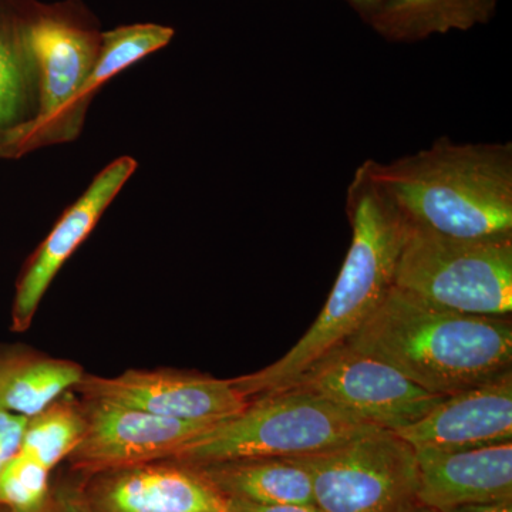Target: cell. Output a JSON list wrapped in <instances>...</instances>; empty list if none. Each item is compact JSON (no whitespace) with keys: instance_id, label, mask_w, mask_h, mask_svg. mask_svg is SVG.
Segmentation results:
<instances>
[{"instance_id":"cell-21","label":"cell","mask_w":512,"mask_h":512,"mask_svg":"<svg viewBox=\"0 0 512 512\" xmlns=\"http://www.w3.org/2000/svg\"><path fill=\"white\" fill-rule=\"evenodd\" d=\"M52 490V471L18 453L0 476V512H42Z\"/></svg>"},{"instance_id":"cell-3","label":"cell","mask_w":512,"mask_h":512,"mask_svg":"<svg viewBox=\"0 0 512 512\" xmlns=\"http://www.w3.org/2000/svg\"><path fill=\"white\" fill-rule=\"evenodd\" d=\"M404 218L447 237H512L511 144L448 138L390 164L366 161Z\"/></svg>"},{"instance_id":"cell-25","label":"cell","mask_w":512,"mask_h":512,"mask_svg":"<svg viewBox=\"0 0 512 512\" xmlns=\"http://www.w3.org/2000/svg\"><path fill=\"white\" fill-rule=\"evenodd\" d=\"M444 512H512V500L495 501V503L461 505Z\"/></svg>"},{"instance_id":"cell-9","label":"cell","mask_w":512,"mask_h":512,"mask_svg":"<svg viewBox=\"0 0 512 512\" xmlns=\"http://www.w3.org/2000/svg\"><path fill=\"white\" fill-rule=\"evenodd\" d=\"M84 434L67 457L82 477L173 458L218 423L167 419L131 407L82 399Z\"/></svg>"},{"instance_id":"cell-18","label":"cell","mask_w":512,"mask_h":512,"mask_svg":"<svg viewBox=\"0 0 512 512\" xmlns=\"http://www.w3.org/2000/svg\"><path fill=\"white\" fill-rule=\"evenodd\" d=\"M39 3L0 0V131L12 130L28 97L30 76L36 74L28 46V29Z\"/></svg>"},{"instance_id":"cell-23","label":"cell","mask_w":512,"mask_h":512,"mask_svg":"<svg viewBox=\"0 0 512 512\" xmlns=\"http://www.w3.org/2000/svg\"><path fill=\"white\" fill-rule=\"evenodd\" d=\"M26 421V417L0 412V476L10 458L18 453Z\"/></svg>"},{"instance_id":"cell-15","label":"cell","mask_w":512,"mask_h":512,"mask_svg":"<svg viewBox=\"0 0 512 512\" xmlns=\"http://www.w3.org/2000/svg\"><path fill=\"white\" fill-rule=\"evenodd\" d=\"M84 376L72 360L0 343V412L30 417L72 392Z\"/></svg>"},{"instance_id":"cell-7","label":"cell","mask_w":512,"mask_h":512,"mask_svg":"<svg viewBox=\"0 0 512 512\" xmlns=\"http://www.w3.org/2000/svg\"><path fill=\"white\" fill-rule=\"evenodd\" d=\"M292 386L318 394L370 426L393 433L423 419L443 399L345 343L309 367Z\"/></svg>"},{"instance_id":"cell-10","label":"cell","mask_w":512,"mask_h":512,"mask_svg":"<svg viewBox=\"0 0 512 512\" xmlns=\"http://www.w3.org/2000/svg\"><path fill=\"white\" fill-rule=\"evenodd\" d=\"M82 399L120 404L187 421H220L235 416L249 403L232 380L178 372V370H127L119 376L86 375L74 387Z\"/></svg>"},{"instance_id":"cell-11","label":"cell","mask_w":512,"mask_h":512,"mask_svg":"<svg viewBox=\"0 0 512 512\" xmlns=\"http://www.w3.org/2000/svg\"><path fill=\"white\" fill-rule=\"evenodd\" d=\"M92 512H225V498L197 467L153 461L83 477Z\"/></svg>"},{"instance_id":"cell-22","label":"cell","mask_w":512,"mask_h":512,"mask_svg":"<svg viewBox=\"0 0 512 512\" xmlns=\"http://www.w3.org/2000/svg\"><path fill=\"white\" fill-rule=\"evenodd\" d=\"M42 512H92L84 495L83 477L72 473L52 481L49 500Z\"/></svg>"},{"instance_id":"cell-14","label":"cell","mask_w":512,"mask_h":512,"mask_svg":"<svg viewBox=\"0 0 512 512\" xmlns=\"http://www.w3.org/2000/svg\"><path fill=\"white\" fill-rule=\"evenodd\" d=\"M414 451L419 504L444 512L461 505L512 500V441L466 450Z\"/></svg>"},{"instance_id":"cell-19","label":"cell","mask_w":512,"mask_h":512,"mask_svg":"<svg viewBox=\"0 0 512 512\" xmlns=\"http://www.w3.org/2000/svg\"><path fill=\"white\" fill-rule=\"evenodd\" d=\"M174 35V29L157 25V23H134V25L120 26V28L101 33L99 56L94 63L92 73L67 107L63 128L64 123H70V134H72L73 119L82 117L87 104L103 84L126 70L131 64L163 49L171 42Z\"/></svg>"},{"instance_id":"cell-16","label":"cell","mask_w":512,"mask_h":512,"mask_svg":"<svg viewBox=\"0 0 512 512\" xmlns=\"http://www.w3.org/2000/svg\"><path fill=\"white\" fill-rule=\"evenodd\" d=\"M224 498L256 504H313L312 477L298 458H237L194 466Z\"/></svg>"},{"instance_id":"cell-1","label":"cell","mask_w":512,"mask_h":512,"mask_svg":"<svg viewBox=\"0 0 512 512\" xmlns=\"http://www.w3.org/2000/svg\"><path fill=\"white\" fill-rule=\"evenodd\" d=\"M345 345L443 397L512 372L510 316L448 311L396 286Z\"/></svg>"},{"instance_id":"cell-20","label":"cell","mask_w":512,"mask_h":512,"mask_svg":"<svg viewBox=\"0 0 512 512\" xmlns=\"http://www.w3.org/2000/svg\"><path fill=\"white\" fill-rule=\"evenodd\" d=\"M84 426L82 400L66 393L26 421L19 453L53 473L82 440Z\"/></svg>"},{"instance_id":"cell-17","label":"cell","mask_w":512,"mask_h":512,"mask_svg":"<svg viewBox=\"0 0 512 512\" xmlns=\"http://www.w3.org/2000/svg\"><path fill=\"white\" fill-rule=\"evenodd\" d=\"M498 0H384L370 16L380 35L413 42L451 30H470L493 16Z\"/></svg>"},{"instance_id":"cell-6","label":"cell","mask_w":512,"mask_h":512,"mask_svg":"<svg viewBox=\"0 0 512 512\" xmlns=\"http://www.w3.org/2000/svg\"><path fill=\"white\" fill-rule=\"evenodd\" d=\"M323 512H409L419 504L416 451L393 431L372 429L343 446L296 457Z\"/></svg>"},{"instance_id":"cell-4","label":"cell","mask_w":512,"mask_h":512,"mask_svg":"<svg viewBox=\"0 0 512 512\" xmlns=\"http://www.w3.org/2000/svg\"><path fill=\"white\" fill-rule=\"evenodd\" d=\"M372 429L377 427L292 386L249 400L244 410L192 440L173 460L204 466L237 458L312 456Z\"/></svg>"},{"instance_id":"cell-24","label":"cell","mask_w":512,"mask_h":512,"mask_svg":"<svg viewBox=\"0 0 512 512\" xmlns=\"http://www.w3.org/2000/svg\"><path fill=\"white\" fill-rule=\"evenodd\" d=\"M225 512H323L315 504H256L225 498Z\"/></svg>"},{"instance_id":"cell-26","label":"cell","mask_w":512,"mask_h":512,"mask_svg":"<svg viewBox=\"0 0 512 512\" xmlns=\"http://www.w3.org/2000/svg\"><path fill=\"white\" fill-rule=\"evenodd\" d=\"M350 2L357 6V8L370 10V12H373V10L379 8V6L382 5L384 0H350Z\"/></svg>"},{"instance_id":"cell-27","label":"cell","mask_w":512,"mask_h":512,"mask_svg":"<svg viewBox=\"0 0 512 512\" xmlns=\"http://www.w3.org/2000/svg\"><path fill=\"white\" fill-rule=\"evenodd\" d=\"M409 512H440V511L434 510V508L426 507V505L417 504V505H414L412 510H410Z\"/></svg>"},{"instance_id":"cell-2","label":"cell","mask_w":512,"mask_h":512,"mask_svg":"<svg viewBox=\"0 0 512 512\" xmlns=\"http://www.w3.org/2000/svg\"><path fill=\"white\" fill-rule=\"evenodd\" d=\"M352 244L318 319L284 357L232 384L245 399L286 389L309 367L343 345L382 303L394 284L406 238L407 220L396 202L375 183L366 164L348 190Z\"/></svg>"},{"instance_id":"cell-5","label":"cell","mask_w":512,"mask_h":512,"mask_svg":"<svg viewBox=\"0 0 512 512\" xmlns=\"http://www.w3.org/2000/svg\"><path fill=\"white\" fill-rule=\"evenodd\" d=\"M393 286L448 311L510 316L512 237H447L407 221Z\"/></svg>"},{"instance_id":"cell-8","label":"cell","mask_w":512,"mask_h":512,"mask_svg":"<svg viewBox=\"0 0 512 512\" xmlns=\"http://www.w3.org/2000/svg\"><path fill=\"white\" fill-rule=\"evenodd\" d=\"M28 46L39 79V111L26 126L10 130L8 146L60 134L67 107L99 56L101 33L84 25L72 8L40 5L30 20Z\"/></svg>"},{"instance_id":"cell-12","label":"cell","mask_w":512,"mask_h":512,"mask_svg":"<svg viewBox=\"0 0 512 512\" xmlns=\"http://www.w3.org/2000/svg\"><path fill=\"white\" fill-rule=\"evenodd\" d=\"M131 157H121L97 174L82 197L69 208L45 241L30 256L16 285L12 305L13 332H26L32 325L40 302L67 259L89 237L103 212L136 171Z\"/></svg>"},{"instance_id":"cell-13","label":"cell","mask_w":512,"mask_h":512,"mask_svg":"<svg viewBox=\"0 0 512 512\" xmlns=\"http://www.w3.org/2000/svg\"><path fill=\"white\" fill-rule=\"evenodd\" d=\"M413 448L466 450L512 441V372L443 397L423 419L402 431Z\"/></svg>"}]
</instances>
